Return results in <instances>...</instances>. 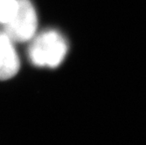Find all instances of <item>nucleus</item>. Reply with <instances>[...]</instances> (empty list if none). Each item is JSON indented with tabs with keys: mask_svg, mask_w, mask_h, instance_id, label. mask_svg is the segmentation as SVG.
Instances as JSON below:
<instances>
[{
	"mask_svg": "<svg viewBox=\"0 0 146 145\" xmlns=\"http://www.w3.org/2000/svg\"><path fill=\"white\" fill-rule=\"evenodd\" d=\"M19 69V60L12 41L4 33L0 35V81L14 76Z\"/></svg>",
	"mask_w": 146,
	"mask_h": 145,
	"instance_id": "3",
	"label": "nucleus"
},
{
	"mask_svg": "<svg viewBox=\"0 0 146 145\" xmlns=\"http://www.w3.org/2000/svg\"><path fill=\"white\" fill-rule=\"evenodd\" d=\"M37 24L36 11L30 0H18L14 15L5 24V34L11 41H27L34 36Z\"/></svg>",
	"mask_w": 146,
	"mask_h": 145,
	"instance_id": "2",
	"label": "nucleus"
},
{
	"mask_svg": "<svg viewBox=\"0 0 146 145\" xmlns=\"http://www.w3.org/2000/svg\"><path fill=\"white\" fill-rule=\"evenodd\" d=\"M68 43L57 31L48 30L39 34L29 48V58L38 67L56 68L64 60Z\"/></svg>",
	"mask_w": 146,
	"mask_h": 145,
	"instance_id": "1",
	"label": "nucleus"
},
{
	"mask_svg": "<svg viewBox=\"0 0 146 145\" xmlns=\"http://www.w3.org/2000/svg\"><path fill=\"white\" fill-rule=\"evenodd\" d=\"M18 0H0V23H7L14 15Z\"/></svg>",
	"mask_w": 146,
	"mask_h": 145,
	"instance_id": "4",
	"label": "nucleus"
}]
</instances>
